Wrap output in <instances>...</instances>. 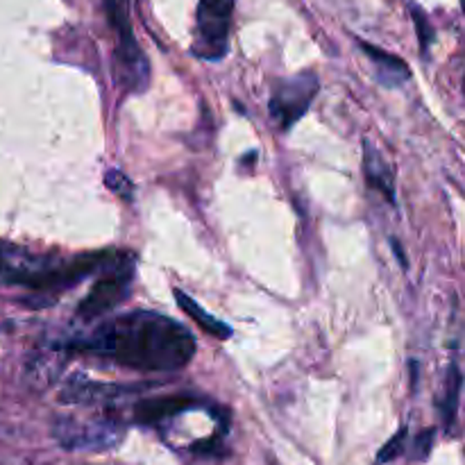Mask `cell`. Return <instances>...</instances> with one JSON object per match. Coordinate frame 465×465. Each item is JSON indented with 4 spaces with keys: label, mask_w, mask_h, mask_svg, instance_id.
<instances>
[{
    "label": "cell",
    "mask_w": 465,
    "mask_h": 465,
    "mask_svg": "<svg viewBox=\"0 0 465 465\" xmlns=\"http://www.w3.org/2000/svg\"><path fill=\"white\" fill-rule=\"evenodd\" d=\"M68 350L98 354L141 372H173L195 354V341L184 325L157 312H127L103 322Z\"/></svg>",
    "instance_id": "6da1fadb"
},
{
    "label": "cell",
    "mask_w": 465,
    "mask_h": 465,
    "mask_svg": "<svg viewBox=\"0 0 465 465\" xmlns=\"http://www.w3.org/2000/svg\"><path fill=\"white\" fill-rule=\"evenodd\" d=\"M107 16L112 27L116 30V57H114V75L116 82L130 94H139L148 86L150 68L148 57L139 48L132 32L130 14H127V0H104Z\"/></svg>",
    "instance_id": "7a4b0ae2"
},
{
    "label": "cell",
    "mask_w": 465,
    "mask_h": 465,
    "mask_svg": "<svg viewBox=\"0 0 465 465\" xmlns=\"http://www.w3.org/2000/svg\"><path fill=\"white\" fill-rule=\"evenodd\" d=\"M132 277H134V257L127 252H109L107 262L100 266V277L89 295L80 302L75 316L84 322L104 316L130 293Z\"/></svg>",
    "instance_id": "3957f363"
},
{
    "label": "cell",
    "mask_w": 465,
    "mask_h": 465,
    "mask_svg": "<svg viewBox=\"0 0 465 465\" xmlns=\"http://www.w3.org/2000/svg\"><path fill=\"white\" fill-rule=\"evenodd\" d=\"M125 436V425L114 413L77 420V418H59L54 422V439L66 450L80 452H104L116 448Z\"/></svg>",
    "instance_id": "277c9868"
},
{
    "label": "cell",
    "mask_w": 465,
    "mask_h": 465,
    "mask_svg": "<svg viewBox=\"0 0 465 465\" xmlns=\"http://www.w3.org/2000/svg\"><path fill=\"white\" fill-rule=\"evenodd\" d=\"M236 0H200L195 9L193 54L207 62H218L230 48L232 16Z\"/></svg>",
    "instance_id": "5b68a950"
},
{
    "label": "cell",
    "mask_w": 465,
    "mask_h": 465,
    "mask_svg": "<svg viewBox=\"0 0 465 465\" xmlns=\"http://www.w3.org/2000/svg\"><path fill=\"white\" fill-rule=\"evenodd\" d=\"M318 94V77L304 71L298 75L284 77L272 86L268 112L280 130H291L307 114L309 104Z\"/></svg>",
    "instance_id": "8992f818"
},
{
    "label": "cell",
    "mask_w": 465,
    "mask_h": 465,
    "mask_svg": "<svg viewBox=\"0 0 465 465\" xmlns=\"http://www.w3.org/2000/svg\"><path fill=\"white\" fill-rule=\"evenodd\" d=\"M363 173H366V182L375 191H380L391 204H395V177L391 166L386 163L384 154L366 141V148H363Z\"/></svg>",
    "instance_id": "52a82bcc"
},
{
    "label": "cell",
    "mask_w": 465,
    "mask_h": 465,
    "mask_svg": "<svg viewBox=\"0 0 465 465\" xmlns=\"http://www.w3.org/2000/svg\"><path fill=\"white\" fill-rule=\"evenodd\" d=\"M195 407V400L191 398H153L143 400L134 407V420L141 425H157V422L168 420L186 409Z\"/></svg>",
    "instance_id": "ba28073f"
},
{
    "label": "cell",
    "mask_w": 465,
    "mask_h": 465,
    "mask_svg": "<svg viewBox=\"0 0 465 465\" xmlns=\"http://www.w3.org/2000/svg\"><path fill=\"white\" fill-rule=\"evenodd\" d=\"M361 50L366 53V57L371 59L372 66L377 68V77H380V82H384L386 86L402 84V82L409 80V75H411L407 62L400 59L398 54L386 53V50L366 44V41L361 44Z\"/></svg>",
    "instance_id": "9c48e42d"
},
{
    "label": "cell",
    "mask_w": 465,
    "mask_h": 465,
    "mask_svg": "<svg viewBox=\"0 0 465 465\" xmlns=\"http://www.w3.org/2000/svg\"><path fill=\"white\" fill-rule=\"evenodd\" d=\"M175 300H177V304H180V307H182V312H184L186 316L191 318V321L198 322V325L203 327V330L207 331V334L216 336V339H223V341L230 339V336H232L230 327H227L223 321H218V318H213L212 313L204 312V309L200 307V304L195 302V300H191L189 295L184 293V291L177 289L175 291Z\"/></svg>",
    "instance_id": "30bf717a"
},
{
    "label": "cell",
    "mask_w": 465,
    "mask_h": 465,
    "mask_svg": "<svg viewBox=\"0 0 465 465\" xmlns=\"http://www.w3.org/2000/svg\"><path fill=\"white\" fill-rule=\"evenodd\" d=\"M461 386H463V375H461V371H459L457 363H452V366L448 368L443 400H440V416H443L445 430H452L454 420H457L459 395H461Z\"/></svg>",
    "instance_id": "8fae6325"
},
{
    "label": "cell",
    "mask_w": 465,
    "mask_h": 465,
    "mask_svg": "<svg viewBox=\"0 0 465 465\" xmlns=\"http://www.w3.org/2000/svg\"><path fill=\"white\" fill-rule=\"evenodd\" d=\"M404 445H407V430L402 427V430H400L398 434H395L393 439H391L389 443L380 450V454H377V463L395 461V459L404 452Z\"/></svg>",
    "instance_id": "7c38bea8"
},
{
    "label": "cell",
    "mask_w": 465,
    "mask_h": 465,
    "mask_svg": "<svg viewBox=\"0 0 465 465\" xmlns=\"http://www.w3.org/2000/svg\"><path fill=\"white\" fill-rule=\"evenodd\" d=\"M411 14H413V23H416L418 39H420V48H422V53H427V50H430L431 39H434V30H431L430 21H427L425 12H422L420 7L411 5Z\"/></svg>",
    "instance_id": "4fadbf2b"
},
{
    "label": "cell",
    "mask_w": 465,
    "mask_h": 465,
    "mask_svg": "<svg viewBox=\"0 0 465 465\" xmlns=\"http://www.w3.org/2000/svg\"><path fill=\"white\" fill-rule=\"evenodd\" d=\"M104 184H107L114 193L121 195V198H132V182L127 180L123 173L107 171L104 173Z\"/></svg>",
    "instance_id": "5bb4252c"
},
{
    "label": "cell",
    "mask_w": 465,
    "mask_h": 465,
    "mask_svg": "<svg viewBox=\"0 0 465 465\" xmlns=\"http://www.w3.org/2000/svg\"><path fill=\"white\" fill-rule=\"evenodd\" d=\"M431 445H434V430H425L420 436H416L413 440V457L418 461H425L431 452Z\"/></svg>",
    "instance_id": "9a60e30c"
},
{
    "label": "cell",
    "mask_w": 465,
    "mask_h": 465,
    "mask_svg": "<svg viewBox=\"0 0 465 465\" xmlns=\"http://www.w3.org/2000/svg\"><path fill=\"white\" fill-rule=\"evenodd\" d=\"M391 248H393V254H395V259H400V266H402L404 271H407L409 262H407V257H404V250H402V245H400L398 241H395V239H391Z\"/></svg>",
    "instance_id": "2e32d148"
},
{
    "label": "cell",
    "mask_w": 465,
    "mask_h": 465,
    "mask_svg": "<svg viewBox=\"0 0 465 465\" xmlns=\"http://www.w3.org/2000/svg\"><path fill=\"white\" fill-rule=\"evenodd\" d=\"M461 7H463V12H465V0H461Z\"/></svg>",
    "instance_id": "e0dca14e"
},
{
    "label": "cell",
    "mask_w": 465,
    "mask_h": 465,
    "mask_svg": "<svg viewBox=\"0 0 465 465\" xmlns=\"http://www.w3.org/2000/svg\"><path fill=\"white\" fill-rule=\"evenodd\" d=\"M463 91H465V77H463Z\"/></svg>",
    "instance_id": "ac0fdd59"
}]
</instances>
